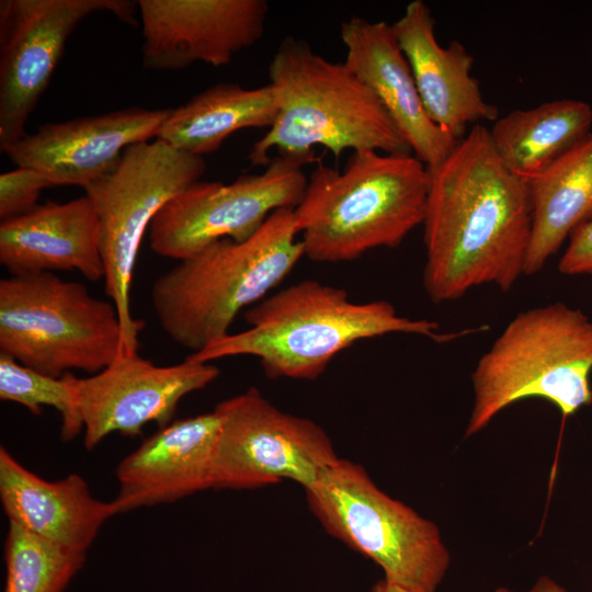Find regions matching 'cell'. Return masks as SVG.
<instances>
[{
    "instance_id": "obj_1",
    "label": "cell",
    "mask_w": 592,
    "mask_h": 592,
    "mask_svg": "<svg viewBox=\"0 0 592 592\" xmlns=\"http://www.w3.org/2000/svg\"><path fill=\"white\" fill-rule=\"evenodd\" d=\"M429 172L422 225L430 299L455 300L486 284L510 291L524 274L531 240L526 183L502 163L480 124Z\"/></svg>"
},
{
    "instance_id": "obj_2",
    "label": "cell",
    "mask_w": 592,
    "mask_h": 592,
    "mask_svg": "<svg viewBox=\"0 0 592 592\" xmlns=\"http://www.w3.org/2000/svg\"><path fill=\"white\" fill-rule=\"evenodd\" d=\"M247 330L229 333L187 358L250 355L270 378L316 379L343 350L389 333L446 341L437 322L399 316L386 300L355 303L340 287L315 280L292 284L247 309Z\"/></svg>"
},
{
    "instance_id": "obj_3",
    "label": "cell",
    "mask_w": 592,
    "mask_h": 592,
    "mask_svg": "<svg viewBox=\"0 0 592 592\" xmlns=\"http://www.w3.org/2000/svg\"><path fill=\"white\" fill-rule=\"evenodd\" d=\"M267 73L278 111L248 153L252 166H267L274 150L305 166L316 160V147L335 157L345 150L412 153L374 92L344 62L326 59L306 41L284 37Z\"/></svg>"
},
{
    "instance_id": "obj_4",
    "label": "cell",
    "mask_w": 592,
    "mask_h": 592,
    "mask_svg": "<svg viewBox=\"0 0 592 592\" xmlns=\"http://www.w3.org/2000/svg\"><path fill=\"white\" fill-rule=\"evenodd\" d=\"M429 185L430 172L413 153L354 151L343 170L319 162L294 208L304 255L346 262L398 247L423 223Z\"/></svg>"
},
{
    "instance_id": "obj_5",
    "label": "cell",
    "mask_w": 592,
    "mask_h": 592,
    "mask_svg": "<svg viewBox=\"0 0 592 592\" xmlns=\"http://www.w3.org/2000/svg\"><path fill=\"white\" fill-rule=\"evenodd\" d=\"M297 235L294 208H281L249 239H220L179 261L151 286L162 330L191 354L229 334L237 315L262 300L304 257Z\"/></svg>"
},
{
    "instance_id": "obj_6",
    "label": "cell",
    "mask_w": 592,
    "mask_h": 592,
    "mask_svg": "<svg viewBox=\"0 0 592 592\" xmlns=\"http://www.w3.org/2000/svg\"><path fill=\"white\" fill-rule=\"evenodd\" d=\"M592 320L563 303L519 312L478 361L465 437L506 407L543 398L563 417L592 402Z\"/></svg>"
},
{
    "instance_id": "obj_7",
    "label": "cell",
    "mask_w": 592,
    "mask_h": 592,
    "mask_svg": "<svg viewBox=\"0 0 592 592\" xmlns=\"http://www.w3.org/2000/svg\"><path fill=\"white\" fill-rule=\"evenodd\" d=\"M0 354L53 377L72 369L96 374L124 355L117 309L55 273L3 277Z\"/></svg>"
},
{
    "instance_id": "obj_8",
    "label": "cell",
    "mask_w": 592,
    "mask_h": 592,
    "mask_svg": "<svg viewBox=\"0 0 592 592\" xmlns=\"http://www.w3.org/2000/svg\"><path fill=\"white\" fill-rule=\"evenodd\" d=\"M329 535L376 562L406 592H436L449 553L435 523L379 489L360 464L339 458L305 489Z\"/></svg>"
},
{
    "instance_id": "obj_9",
    "label": "cell",
    "mask_w": 592,
    "mask_h": 592,
    "mask_svg": "<svg viewBox=\"0 0 592 592\" xmlns=\"http://www.w3.org/2000/svg\"><path fill=\"white\" fill-rule=\"evenodd\" d=\"M204 157L155 138L125 149L117 166L84 191L100 223L104 291L115 305L124 335V355L138 353L144 321L133 317L130 288L143 237L174 195L200 181Z\"/></svg>"
},
{
    "instance_id": "obj_10",
    "label": "cell",
    "mask_w": 592,
    "mask_h": 592,
    "mask_svg": "<svg viewBox=\"0 0 592 592\" xmlns=\"http://www.w3.org/2000/svg\"><path fill=\"white\" fill-rule=\"evenodd\" d=\"M213 489L252 490L284 480L311 486L340 457L315 421L285 412L254 387L216 405Z\"/></svg>"
},
{
    "instance_id": "obj_11",
    "label": "cell",
    "mask_w": 592,
    "mask_h": 592,
    "mask_svg": "<svg viewBox=\"0 0 592 592\" xmlns=\"http://www.w3.org/2000/svg\"><path fill=\"white\" fill-rule=\"evenodd\" d=\"M303 167L277 156L260 174H243L230 184L196 181L153 217L148 229L151 251L181 261L220 239H249L272 213L299 204L308 181Z\"/></svg>"
},
{
    "instance_id": "obj_12",
    "label": "cell",
    "mask_w": 592,
    "mask_h": 592,
    "mask_svg": "<svg viewBox=\"0 0 592 592\" xmlns=\"http://www.w3.org/2000/svg\"><path fill=\"white\" fill-rule=\"evenodd\" d=\"M137 1H0V149L16 143L49 84L77 25L94 12L107 11L136 25Z\"/></svg>"
},
{
    "instance_id": "obj_13",
    "label": "cell",
    "mask_w": 592,
    "mask_h": 592,
    "mask_svg": "<svg viewBox=\"0 0 592 592\" xmlns=\"http://www.w3.org/2000/svg\"><path fill=\"white\" fill-rule=\"evenodd\" d=\"M219 368L185 358L157 365L138 353L122 355L87 377L71 373L83 445L93 449L107 435L137 436L148 423L159 429L172 422L180 401L212 384Z\"/></svg>"
},
{
    "instance_id": "obj_14",
    "label": "cell",
    "mask_w": 592,
    "mask_h": 592,
    "mask_svg": "<svg viewBox=\"0 0 592 592\" xmlns=\"http://www.w3.org/2000/svg\"><path fill=\"white\" fill-rule=\"evenodd\" d=\"M146 69L228 65L264 33L265 0H138Z\"/></svg>"
},
{
    "instance_id": "obj_15",
    "label": "cell",
    "mask_w": 592,
    "mask_h": 592,
    "mask_svg": "<svg viewBox=\"0 0 592 592\" xmlns=\"http://www.w3.org/2000/svg\"><path fill=\"white\" fill-rule=\"evenodd\" d=\"M172 109L132 106L38 126L2 152L53 186L88 185L112 171L129 146L156 138Z\"/></svg>"
},
{
    "instance_id": "obj_16",
    "label": "cell",
    "mask_w": 592,
    "mask_h": 592,
    "mask_svg": "<svg viewBox=\"0 0 592 592\" xmlns=\"http://www.w3.org/2000/svg\"><path fill=\"white\" fill-rule=\"evenodd\" d=\"M220 418L215 410L172 421L143 441L116 468L117 513L172 503L213 489Z\"/></svg>"
},
{
    "instance_id": "obj_17",
    "label": "cell",
    "mask_w": 592,
    "mask_h": 592,
    "mask_svg": "<svg viewBox=\"0 0 592 592\" xmlns=\"http://www.w3.org/2000/svg\"><path fill=\"white\" fill-rule=\"evenodd\" d=\"M434 25L430 7L422 0H413L391 27L428 116L460 140L468 125L496 121L498 109L486 101L471 75L474 57L456 39L441 46Z\"/></svg>"
},
{
    "instance_id": "obj_18",
    "label": "cell",
    "mask_w": 592,
    "mask_h": 592,
    "mask_svg": "<svg viewBox=\"0 0 592 592\" xmlns=\"http://www.w3.org/2000/svg\"><path fill=\"white\" fill-rule=\"evenodd\" d=\"M340 36L345 66L374 92L412 153L428 170L441 164L458 140L428 116L391 24L352 16L341 24Z\"/></svg>"
},
{
    "instance_id": "obj_19",
    "label": "cell",
    "mask_w": 592,
    "mask_h": 592,
    "mask_svg": "<svg viewBox=\"0 0 592 592\" xmlns=\"http://www.w3.org/2000/svg\"><path fill=\"white\" fill-rule=\"evenodd\" d=\"M100 223L84 194L66 203L46 202L0 224V263L11 275L78 271L104 278Z\"/></svg>"
},
{
    "instance_id": "obj_20",
    "label": "cell",
    "mask_w": 592,
    "mask_h": 592,
    "mask_svg": "<svg viewBox=\"0 0 592 592\" xmlns=\"http://www.w3.org/2000/svg\"><path fill=\"white\" fill-rule=\"evenodd\" d=\"M0 500L9 522L54 544L87 551L102 525L117 513L77 474L44 479L0 447Z\"/></svg>"
},
{
    "instance_id": "obj_21",
    "label": "cell",
    "mask_w": 592,
    "mask_h": 592,
    "mask_svg": "<svg viewBox=\"0 0 592 592\" xmlns=\"http://www.w3.org/2000/svg\"><path fill=\"white\" fill-rule=\"evenodd\" d=\"M525 183L532 230L524 274L533 275L577 227L592 219V130Z\"/></svg>"
},
{
    "instance_id": "obj_22",
    "label": "cell",
    "mask_w": 592,
    "mask_h": 592,
    "mask_svg": "<svg viewBox=\"0 0 592 592\" xmlns=\"http://www.w3.org/2000/svg\"><path fill=\"white\" fill-rule=\"evenodd\" d=\"M277 111V98L270 83L247 89L235 82H219L172 109L156 138L204 157L237 130L269 129Z\"/></svg>"
},
{
    "instance_id": "obj_23",
    "label": "cell",
    "mask_w": 592,
    "mask_h": 592,
    "mask_svg": "<svg viewBox=\"0 0 592 592\" xmlns=\"http://www.w3.org/2000/svg\"><path fill=\"white\" fill-rule=\"evenodd\" d=\"M591 125L589 103L561 99L514 110L488 129L502 163L526 182L583 139Z\"/></svg>"
},
{
    "instance_id": "obj_24",
    "label": "cell",
    "mask_w": 592,
    "mask_h": 592,
    "mask_svg": "<svg viewBox=\"0 0 592 592\" xmlns=\"http://www.w3.org/2000/svg\"><path fill=\"white\" fill-rule=\"evenodd\" d=\"M86 559L87 551L54 544L9 522L3 592H64Z\"/></svg>"
},
{
    "instance_id": "obj_25",
    "label": "cell",
    "mask_w": 592,
    "mask_h": 592,
    "mask_svg": "<svg viewBox=\"0 0 592 592\" xmlns=\"http://www.w3.org/2000/svg\"><path fill=\"white\" fill-rule=\"evenodd\" d=\"M0 399L19 403L35 415H39L45 406L56 409L61 417L62 441H70L83 431L71 372L53 377L0 354Z\"/></svg>"
},
{
    "instance_id": "obj_26",
    "label": "cell",
    "mask_w": 592,
    "mask_h": 592,
    "mask_svg": "<svg viewBox=\"0 0 592 592\" xmlns=\"http://www.w3.org/2000/svg\"><path fill=\"white\" fill-rule=\"evenodd\" d=\"M53 187L38 171L16 167L0 175V218L1 221L24 215L38 205L43 190Z\"/></svg>"
},
{
    "instance_id": "obj_27",
    "label": "cell",
    "mask_w": 592,
    "mask_h": 592,
    "mask_svg": "<svg viewBox=\"0 0 592 592\" xmlns=\"http://www.w3.org/2000/svg\"><path fill=\"white\" fill-rule=\"evenodd\" d=\"M558 263L566 275L592 274V219L577 227Z\"/></svg>"
},
{
    "instance_id": "obj_28",
    "label": "cell",
    "mask_w": 592,
    "mask_h": 592,
    "mask_svg": "<svg viewBox=\"0 0 592 592\" xmlns=\"http://www.w3.org/2000/svg\"><path fill=\"white\" fill-rule=\"evenodd\" d=\"M494 592H520L504 587H499ZM525 592H569L563 587L548 577H540L535 584Z\"/></svg>"
},
{
    "instance_id": "obj_29",
    "label": "cell",
    "mask_w": 592,
    "mask_h": 592,
    "mask_svg": "<svg viewBox=\"0 0 592 592\" xmlns=\"http://www.w3.org/2000/svg\"><path fill=\"white\" fill-rule=\"evenodd\" d=\"M372 592H406V591L395 585H391L384 580H380L373 587Z\"/></svg>"
}]
</instances>
